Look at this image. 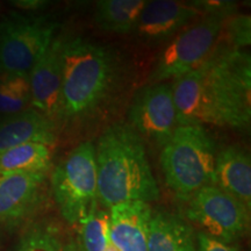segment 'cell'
Returning a JSON list of instances; mask_svg holds the SVG:
<instances>
[{"instance_id":"2e32d148","label":"cell","mask_w":251,"mask_h":251,"mask_svg":"<svg viewBox=\"0 0 251 251\" xmlns=\"http://www.w3.org/2000/svg\"><path fill=\"white\" fill-rule=\"evenodd\" d=\"M148 251H198L193 229L174 213H152L149 222Z\"/></svg>"},{"instance_id":"ba28073f","label":"cell","mask_w":251,"mask_h":251,"mask_svg":"<svg viewBox=\"0 0 251 251\" xmlns=\"http://www.w3.org/2000/svg\"><path fill=\"white\" fill-rule=\"evenodd\" d=\"M187 219L205 233L233 244L250 228V209L216 185L200 188L188 200Z\"/></svg>"},{"instance_id":"9a60e30c","label":"cell","mask_w":251,"mask_h":251,"mask_svg":"<svg viewBox=\"0 0 251 251\" xmlns=\"http://www.w3.org/2000/svg\"><path fill=\"white\" fill-rule=\"evenodd\" d=\"M215 185L251 209V159L247 150L229 146L216 153Z\"/></svg>"},{"instance_id":"6da1fadb","label":"cell","mask_w":251,"mask_h":251,"mask_svg":"<svg viewBox=\"0 0 251 251\" xmlns=\"http://www.w3.org/2000/svg\"><path fill=\"white\" fill-rule=\"evenodd\" d=\"M178 126L247 128L251 119V58L216 45L201 65L172 84Z\"/></svg>"},{"instance_id":"8992f818","label":"cell","mask_w":251,"mask_h":251,"mask_svg":"<svg viewBox=\"0 0 251 251\" xmlns=\"http://www.w3.org/2000/svg\"><path fill=\"white\" fill-rule=\"evenodd\" d=\"M230 15L207 14L172 37L157 58L149 84L176 80L201 65L218 45L225 21Z\"/></svg>"},{"instance_id":"5b68a950","label":"cell","mask_w":251,"mask_h":251,"mask_svg":"<svg viewBox=\"0 0 251 251\" xmlns=\"http://www.w3.org/2000/svg\"><path fill=\"white\" fill-rule=\"evenodd\" d=\"M52 196L69 225H79L98 206L96 148L90 141L78 144L52 170Z\"/></svg>"},{"instance_id":"277c9868","label":"cell","mask_w":251,"mask_h":251,"mask_svg":"<svg viewBox=\"0 0 251 251\" xmlns=\"http://www.w3.org/2000/svg\"><path fill=\"white\" fill-rule=\"evenodd\" d=\"M215 143L205 127L178 126L162 148L161 165L170 190L183 201L215 185Z\"/></svg>"},{"instance_id":"3957f363","label":"cell","mask_w":251,"mask_h":251,"mask_svg":"<svg viewBox=\"0 0 251 251\" xmlns=\"http://www.w3.org/2000/svg\"><path fill=\"white\" fill-rule=\"evenodd\" d=\"M96 148L98 201L111 209L126 202H151L159 188L144 141L128 124L117 122L100 135Z\"/></svg>"},{"instance_id":"4fadbf2b","label":"cell","mask_w":251,"mask_h":251,"mask_svg":"<svg viewBox=\"0 0 251 251\" xmlns=\"http://www.w3.org/2000/svg\"><path fill=\"white\" fill-rule=\"evenodd\" d=\"M109 235L119 251H148L149 203L126 202L109 209Z\"/></svg>"},{"instance_id":"e0dca14e","label":"cell","mask_w":251,"mask_h":251,"mask_svg":"<svg viewBox=\"0 0 251 251\" xmlns=\"http://www.w3.org/2000/svg\"><path fill=\"white\" fill-rule=\"evenodd\" d=\"M146 4V0H100L94 9V24L107 33H133Z\"/></svg>"},{"instance_id":"30bf717a","label":"cell","mask_w":251,"mask_h":251,"mask_svg":"<svg viewBox=\"0 0 251 251\" xmlns=\"http://www.w3.org/2000/svg\"><path fill=\"white\" fill-rule=\"evenodd\" d=\"M67 37L58 34L29 72L30 105L55 122L62 119L63 48Z\"/></svg>"},{"instance_id":"7a4b0ae2","label":"cell","mask_w":251,"mask_h":251,"mask_svg":"<svg viewBox=\"0 0 251 251\" xmlns=\"http://www.w3.org/2000/svg\"><path fill=\"white\" fill-rule=\"evenodd\" d=\"M126 63L111 47L84 36L63 48L62 119L87 120L107 108L126 84Z\"/></svg>"},{"instance_id":"ffe728a7","label":"cell","mask_w":251,"mask_h":251,"mask_svg":"<svg viewBox=\"0 0 251 251\" xmlns=\"http://www.w3.org/2000/svg\"><path fill=\"white\" fill-rule=\"evenodd\" d=\"M79 226V251H119L111 240L106 211L96 206Z\"/></svg>"},{"instance_id":"8fae6325","label":"cell","mask_w":251,"mask_h":251,"mask_svg":"<svg viewBox=\"0 0 251 251\" xmlns=\"http://www.w3.org/2000/svg\"><path fill=\"white\" fill-rule=\"evenodd\" d=\"M47 175L30 172L0 178V225H18L39 209L45 199Z\"/></svg>"},{"instance_id":"d4e9b609","label":"cell","mask_w":251,"mask_h":251,"mask_svg":"<svg viewBox=\"0 0 251 251\" xmlns=\"http://www.w3.org/2000/svg\"><path fill=\"white\" fill-rule=\"evenodd\" d=\"M2 248V240H1V233H0V251H1Z\"/></svg>"},{"instance_id":"ac0fdd59","label":"cell","mask_w":251,"mask_h":251,"mask_svg":"<svg viewBox=\"0 0 251 251\" xmlns=\"http://www.w3.org/2000/svg\"><path fill=\"white\" fill-rule=\"evenodd\" d=\"M55 144L26 143L0 153V175L48 172Z\"/></svg>"},{"instance_id":"484cf974","label":"cell","mask_w":251,"mask_h":251,"mask_svg":"<svg viewBox=\"0 0 251 251\" xmlns=\"http://www.w3.org/2000/svg\"><path fill=\"white\" fill-rule=\"evenodd\" d=\"M1 177H2V176H1V175H0V178H1Z\"/></svg>"},{"instance_id":"5bb4252c","label":"cell","mask_w":251,"mask_h":251,"mask_svg":"<svg viewBox=\"0 0 251 251\" xmlns=\"http://www.w3.org/2000/svg\"><path fill=\"white\" fill-rule=\"evenodd\" d=\"M56 122L34 108L0 120V153L26 143L55 144Z\"/></svg>"},{"instance_id":"603a6c76","label":"cell","mask_w":251,"mask_h":251,"mask_svg":"<svg viewBox=\"0 0 251 251\" xmlns=\"http://www.w3.org/2000/svg\"><path fill=\"white\" fill-rule=\"evenodd\" d=\"M196 241L198 251H238L233 244L226 243L202 230L198 233Z\"/></svg>"},{"instance_id":"7c38bea8","label":"cell","mask_w":251,"mask_h":251,"mask_svg":"<svg viewBox=\"0 0 251 251\" xmlns=\"http://www.w3.org/2000/svg\"><path fill=\"white\" fill-rule=\"evenodd\" d=\"M200 13L194 1L175 0L147 1L134 33L146 42H166L180 33Z\"/></svg>"},{"instance_id":"52a82bcc","label":"cell","mask_w":251,"mask_h":251,"mask_svg":"<svg viewBox=\"0 0 251 251\" xmlns=\"http://www.w3.org/2000/svg\"><path fill=\"white\" fill-rule=\"evenodd\" d=\"M58 24L46 15L9 13L0 23V74L29 75L56 36Z\"/></svg>"},{"instance_id":"7402d4cb","label":"cell","mask_w":251,"mask_h":251,"mask_svg":"<svg viewBox=\"0 0 251 251\" xmlns=\"http://www.w3.org/2000/svg\"><path fill=\"white\" fill-rule=\"evenodd\" d=\"M231 48L244 50L251 42V18L247 14H233L225 21L221 35Z\"/></svg>"},{"instance_id":"44dd1931","label":"cell","mask_w":251,"mask_h":251,"mask_svg":"<svg viewBox=\"0 0 251 251\" xmlns=\"http://www.w3.org/2000/svg\"><path fill=\"white\" fill-rule=\"evenodd\" d=\"M30 105L29 75H1L0 77V113L13 115Z\"/></svg>"},{"instance_id":"9c48e42d","label":"cell","mask_w":251,"mask_h":251,"mask_svg":"<svg viewBox=\"0 0 251 251\" xmlns=\"http://www.w3.org/2000/svg\"><path fill=\"white\" fill-rule=\"evenodd\" d=\"M128 121L141 139L163 148L178 127L172 84H149L137 91L129 106Z\"/></svg>"},{"instance_id":"d6986e66","label":"cell","mask_w":251,"mask_h":251,"mask_svg":"<svg viewBox=\"0 0 251 251\" xmlns=\"http://www.w3.org/2000/svg\"><path fill=\"white\" fill-rule=\"evenodd\" d=\"M12 251H79V249L56 226L37 224L21 236Z\"/></svg>"},{"instance_id":"cb8c5ba5","label":"cell","mask_w":251,"mask_h":251,"mask_svg":"<svg viewBox=\"0 0 251 251\" xmlns=\"http://www.w3.org/2000/svg\"><path fill=\"white\" fill-rule=\"evenodd\" d=\"M12 4H13L15 7L25 9V11L33 12L47 7L49 2L45 1V0H19V1H13Z\"/></svg>"}]
</instances>
